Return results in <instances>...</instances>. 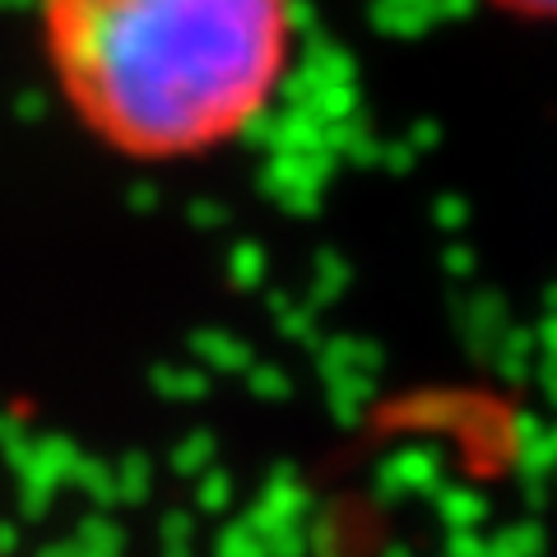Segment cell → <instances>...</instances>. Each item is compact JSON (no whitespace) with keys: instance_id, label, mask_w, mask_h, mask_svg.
I'll return each instance as SVG.
<instances>
[{"instance_id":"obj_2","label":"cell","mask_w":557,"mask_h":557,"mask_svg":"<svg viewBox=\"0 0 557 557\" xmlns=\"http://www.w3.org/2000/svg\"><path fill=\"white\" fill-rule=\"evenodd\" d=\"M502 14H516V20H544L557 24V0H487Z\"/></svg>"},{"instance_id":"obj_1","label":"cell","mask_w":557,"mask_h":557,"mask_svg":"<svg viewBox=\"0 0 557 557\" xmlns=\"http://www.w3.org/2000/svg\"><path fill=\"white\" fill-rule=\"evenodd\" d=\"M42 47L79 126L139 163L205 159L284 89L293 0H42Z\"/></svg>"}]
</instances>
